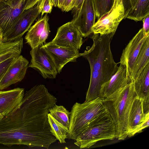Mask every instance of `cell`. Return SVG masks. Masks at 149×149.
I'll return each instance as SVG.
<instances>
[{"mask_svg":"<svg viewBox=\"0 0 149 149\" xmlns=\"http://www.w3.org/2000/svg\"><path fill=\"white\" fill-rule=\"evenodd\" d=\"M115 33L104 35L93 33L91 37L93 42L92 45L80 53L81 56L88 61L91 70L86 101L100 98L102 86L118 70V63L114 61L111 49V43Z\"/></svg>","mask_w":149,"mask_h":149,"instance_id":"6da1fadb","label":"cell"},{"mask_svg":"<svg viewBox=\"0 0 149 149\" xmlns=\"http://www.w3.org/2000/svg\"><path fill=\"white\" fill-rule=\"evenodd\" d=\"M136 96L132 81L116 93L102 99L115 123L116 138L119 140H123L128 137L129 114L134 100Z\"/></svg>","mask_w":149,"mask_h":149,"instance_id":"7a4b0ae2","label":"cell"},{"mask_svg":"<svg viewBox=\"0 0 149 149\" xmlns=\"http://www.w3.org/2000/svg\"><path fill=\"white\" fill-rule=\"evenodd\" d=\"M116 138L115 123L107 111L98 115L77 137L74 144L80 148H89L98 141Z\"/></svg>","mask_w":149,"mask_h":149,"instance_id":"3957f363","label":"cell"},{"mask_svg":"<svg viewBox=\"0 0 149 149\" xmlns=\"http://www.w3.org/2000/svg\"><path fill=\"white\" fill-rule=\"evenodd\" d=\"M107 110L100 98L85 101L82 103L76 102L72 107L70 112L67 139L75 141L92 120Z\"/></svg>","mask_w":149,"mask_h":149,"instance_id":"277c9868","label":"cell"},{"mask_svg":"<svg viewBox=\"0 0 149 149\" xmlns=\"http://www.w3.org/2000/svg\"><path fill=\"white\" fill-rule=\"evenodd\" d=\"M125 16L123 0H114L110 10L102 15L93 26V33L104 35L115 33Z\"/></svg>","mask_w":149,"mask_h":149,"instance_id":"5b68a950","label":"cell"},{"mask_svg":"<svg viewBox=\"0 0 149 149\" xmlns=\"http://www.w3.org/2000/svg\"><path fill=\"white\" fill-rule=\"evenodd\" d=\"M40 11L38 2L35 6L24 10L16 18L4 35L3 42L11 41L22 38L40 13Z\"/></svg>","mask_w":149,"mask_h":149,"instance_id":"8992f818","label":"cell"},{"mask_svg":"<svg viewBox=\"0 0 149 149\" xmlns=\"http://www.w3.org/2000/svg\"><path fill=\"white\" fill-rule=\"evenodd\" d=\"M43 44L30 51L31 58L28 67L37 70L45 79H54L58 74L56 67L51 56L42 47Z\"/></svg>","mask_w":149,"mask_h":149,"instance_id":"52a82bcc","label":"cell"},{"mask_svg":"<svg viewBox=\"0 0 149 149\" xmlns=\"http://www.w3.org/2000/svg\"><path fill=\"white\" fill-rule=\"evenodd\" d=\"M73 16L71 22L83 37H87L93 33L92 28L96 18L93 0H84L81 7L74 10Z\"/></svg>","mask_w":149,"mask_h":149,"instance_id":"ba28073f","label":"cell"},{"mask_svg":"<svg viewBox=\"0 0 149 149\" xmlns=\"http://www.w3.org/2000/svg\"><path fill=\"white\" fill-rule=\"evenodd\" d=\"M83 37L77 27L71 21L58 29L55 36L51 42L58 46L79 50L83 43Z\"/></svg>","mask_w":149,"mask_h":149,"instance_id":"9c48e42d","label":"cell"},{"mask_svg":"<svg viewBox=\"0 0 149 149\" xmlns=\"http://www.w3.org/2000/svg\"><path fill=\"white\" fill-rule=\"evenodd\" d=\"M42 47L51 56L59 74L68 63L76 62L77 58L81 56L78 50L58 46L51 42H45Z\"/></svg>","mask_w":149,"mask_h":149,"instance_id":"30bf717a","label":"cell"},{"mask_svg":"<svg viewBox=\"0 0 149 149\" xmlns=\"http://www.w3.org/2000/svg\"><path fill=\"white\" fill-rule=\"evenodd\" d=\"M27 0L0 2V34L3 36L24 10Z\"/></svg>","mask_w":149,"mask_h":149,"instance_id":"8fae6325","label":"cell"},{"mask_svg":"<svg viewBox=\"0 0 149 149\" xmlns=\"http://www.w3.org/2000/svg\"><path fill=\"white\" fill-rule=\"evenodd\" d=\"M148 35L149 33H146L143 28H141L123 50L119 63L126 67L127 76L131 81L130 75L132 68L145 40Z\"/></svg>","mask_w":149,"mask_h":149,"instance_id":"7c38bea8","label":"cell"},{"mask_svg":"<svg viewBox=\"0 0 149 149\" xmlns=\"http://www.w3.org/2000/svg\"><path fill=\"white\" fill-rule=\"evenodd\" d=\"M29 62L20 55L11 63L0 81V90L21 81L24 78Z\"/></svg>","mask_w":149,"mask_h":149,"instance_id":"4fadbf2b","label":"cell"},{"mask_svg":"<svg viewBox=\"0 0 149 149\" xmlns=\"http://www.w3.org/2000/svg\"><path fill=\"white\" fill-rule=\"evenodd\" d=\"M47 14L40 18L31 27L28 31L25 38L26 43L31 49L45 43L50 32Z\"/></svg>","mask_w":149,"mask_h":149,"instance_id":"5bb4252c","label":"cell"},{"mask_svg":"<svg viewBox=\"0 0 149 149\" xmlns=\"http://www.w3.org/2000/svg\"><path fill=\"white\" fill-rule=\"evenodd\" d=\"M24 92V89L20 88L0 90V114L5 116L15 111L22 102Z\"/></svg>","mask_w":149,"mask_h":149,"instance_id":"9a60e30c","label":"cell"},{"mask_svg":"<svg viewBox=\"0 0 149 149\" xmlns=\"http://www.w3.org/2000/svg\"><path fill=\"white\" fill-rule=\"evenodd\" d=\"M131 81L127 76L126 67L120 64L116 73L102 86L100 98L102 100L108 97Z\"/></svg>","mask_w":149,"mask_h":149,"instance_id":"2e32d148","label":"cell"},{"mask_svg":"<svg viewBox=\"0 0 149 149\" xmlns=\"http://www.w3.org/2000/svg\"><path fill=\"white\" fill-rule=\"evenodd\" d=\"M137 97L142 101L143 112L149 113V63L133 81Z\"/></svg>","mask_w":149,"mask_h":149,"instance_id":"e0dca14e","label":"cell"},{"mask_svg":"<svg viewBox=\"0 0 149 149\" xmlns=\"http://www.w3.org/2000/svg\"><path fill=\"white\" fill-rule=\"evenodd\" d=\"M148 118L149 113H144L142 101L136 97L134 100L129 114L128 137L134 136L135 130Z\"/></svg>","mask_w":149,"mask_h":149,"instance_id":"ac0fdd59","label":"cell"},{"mask_svg":"<svg viewBox=\"0 0 149 149\" xmlns=\"http://www.w3.org/2000/svg\"><path fill=\"white\" fill-rule=\"evenodd\" d=\"M149 35L146 36L132 68L130 75L133 81L149 63Z\"/></svg>","mask_w":149,"mask_h":149,"instance_id":"d6986e66","label":"cell"},{"mask_svg":"<svg viewBox=\"0 0 149 149\" xmlns=\"http://www.w3.org/2000/svg\"><path fill=\"white\" fill-rule=\"evenodd\" d=\"M149 15V0H138L134 7L130 9L125 18L135 21H141Z\"/></svg>","mask_w":149,"mask_h":149,"instance_id":"ffe728a7","label":"cell"},{"mask_svg":"<svg viewBox=\"0 0 149 149\" xmlns=\"http://www.w3.org/2000/svg\"><path fill=\"white\" fill-rule=\"evenodd\" d=\"M48 122L50 131L53 135L61 143H66L68 128L53 118L49 113L48 114Z\"/></svg>","mask_w":149,"mask_h":149,"instance_id":"44dd1931","label":"cell"},{"mask_svg":"<svg viewBox=\"0 0 149 149\" xmlns=\"http://www.w3.org/2000/svg\"><path fill=\"white\" fill-rule=\"evenodd\" d=\"M49 112L55 119L69 128L70 112L63 106L56 104L49 109Z\"/></svg>","mask_w":149,"mask_h":149,"instance_id":"7402d4cb","label":"cell"},{"mask_svg":"<svg viewBox=\"0 0 149 149\" xmlns=\"http://www.w3.org/2000/svg\"><path fill=\"white\" fill-rule=\"evenodd\" d=\"M114 0H93L97 20L109 11L112 7Z\"/></svg>","mask_w":149,"mask_h":149,"instance_id":"603a6c76","label":"cell"},{"mask_svg":"<svg viewBox=\"0 0 149 149\" xmlns=\"http://www.w3.org/2000/svg\"><path fill=\"white\" fill-rule=\"evenodd\" d=\"M41 10V16L45 13H50L52 11L53 3L51 0H40L38 2Z\"/></svg>","mask_w":149,"mask_h":149,"instance_id":"cb8c5ba5","label":"cell"},{"mask_svg":"<svg viewBox=\"0 0 149 149\" xmlns=\"http://www.w3.org/2000/svg\"><path fill=\"white\" fill-rule=\"evenodd\" d=\"M17 57L8 59L0 63V81L10 64Z\"/></svg>","mask_w":149,"mask_h":149,"instance_id":"d4e9b609","label":"cell"},{"mask_svg":"<svg viewBox=\"0 0 149 149\" xmlns=\"http://www.w3.org/2000/svg\"><path fill=\"white\" fill-rule=\"evenodd\" d=\"M76 0H64L61 9L63 11L68 12L73 9Z\"/></svg>","mask_w":149,"mask_h":149,"instance_id":"484cf974","label":"cell"},{"mask_svg":"<svg viewBox=\"0 0 149 149\" xmlns=\"http://www.w3.org/2000/svg\"><path fill=\"white\" fill-rule=\"evenodd\" d=\"M138 0H126L123 4L125 10V16L130 10L134 7Z\"/></svg>","mask_w":149,"mask_h":149,"instance_id":"4316f807","label":"cell"},{"mask_svg":"<svg viewBox=\"0 0 149 149\" xmlns=\"http://www.w3.org/2000/svg\"><path fill=\"white\" fill-rule=\"evenodd\" d=\"M143 22V28L145 32L149 33V15L144 17L142 20Z\"/></svg>","mask_w":149,"mask_h":149,"instance_id":"83f0119b","label":"cell"},{"mask_svg":"<svg viewBox=\"0 0 149 149\" xmlns=\"http://www.w3.org/2000/svg\"><path fill=\"white\" fill-rule=\"evenodd\" d=\"M40 0H27L24 10L33 7Z\"/></svg>","mask_w":149,"mask_h":149,"instance_id":"f1b7e54d","label":"cell"},{"mask_svg":"<svg viewBox=\"0 0 149 149\" xmlns=\"http://www.w3.org/2000/svg\"><path fill=\"white\" fill-rule=\"evenodd\" d=\"M84 0H76L73 8L74 10H77L81 6Z\"/></svg>","mask_w":149,"mask_h":149,"instance_id":"f546056e","label":"cell"},{"mask_svg":"<svg viewBox=\"0 0 149 149\" xmlns=\"http://www.w3.org/2000/svg\"><path fill=\"white\" fill-rule=\"evenodd\" d=\"M53 4V5L56 7L58 6L59 0H51Z\"/></svg>","mask_w":149,"mask_h":149,"instance_id":"4dcf8cb0","label":"cell"},{"mask_svg":"<svg viewBox=\"0 0 149 149\" xmlns=\"http://www.w3.org/2000/svg\"><path fill=\"white\" fill-rule=\"evenodd\" d=\"M64 0H59L58 4V7L60 8Z\"/></svg>","mask_w":149,"mask_h":149,"instance_id":"1f68e13d","label":"cell"},{"mask_svg":"<svg viewBox=\"0 0 149 149\" xmlns=\"http://www.w3.org/2000/svg\"><path fill=\"white\" fill-rule=\"evenodd\" d=\"M10 0H0V2H6Z\"/></svg>","mask_w":149,"mask_h":149,"instance_id":"d6a6232c","label":"cell"},{"mask_svg":"<svg viewBox=\"0 0 149 149\" xmlns=\"http://www.w3.org/2000/svg\"><path fill=\"white\" fill-rule=\"evenodd\" d=\"M126 0H123V4L125 3V2L126 1Z\"/></svg>","mask_w":149,"mask_h":149,"instance_id":"836d02e7","label":"cell"},{"mask_svg":"<svg viewBox=\"0 0 149 149\" xmlns=\"http://www.w3.org/2000/svg\"><path fill=\"white\" fill-rule=\"evenodd\" d=\"M3 116H0V119H1Z\"/></svg>","mask_w":149,"mask_h":149,"instance_id":"e575fe53","label":"cell"},{"mask_svg":"<svg viewBox=\"0 0 149 149\" xmlns=\"http://www.w3.org/2000/svg\"><path fill=\"white\" fill-rule=\"evenodd\" d=\"M3 116V115H1V114H0V116Z\"/></svg>","mask_w":149,"mask_h":149,"instance_id":"d590c367","label":"cell"}]
</instances>
